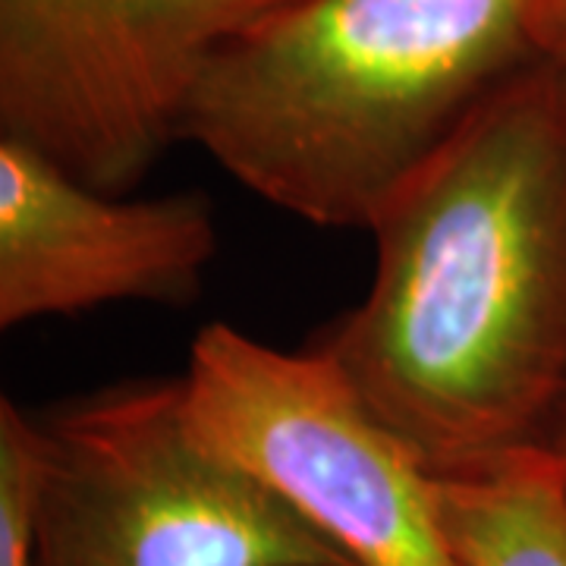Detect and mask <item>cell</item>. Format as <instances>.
Segmentation results:
<instances>
[{
    "mask_svg": "<svg viewBox=\"0 0 566 566\" xmlns=\"http://www.w3.org/2000/svg\"><path fill=\"white\" fill-rule=\"evenodd\" d=\"M189 428L300 513L356 566H453L434 472L340 363L214 322L180 375Z\"/></svg>",
    "mask_w": 566,
    "mask_h": 566,
    "instance_id": "cell-4",
    "label": "cell"
},
{
    "mask_svg": "<svg viewBox=\"0 0 566 566\" xmlns=\"http://www.w3.org/2000/svg\"><path fill=\"white\" fill-rule=\"evenodd\" d=\"M39 566H356L196 438L182 381H126L35 416Z\"/></svg>",
    "mask_w": 566,
    "mask_h": 566,
    "instance_id": "cell-3",
    "label": "cell"
},
{
    "mask_svg": "<svg viewBox=\"0 0 566 566\" xmlns=\"http://www.w3.org/2000/svg\"><path fill=\"white\" fill-rule=\"evenodd\" d=\"M528 32L535 54L566 70V0H532Z\"/></svg>",
    "mask_w": 566,
    "mask_h": 566,
    "instance_id": "cell-9",
    "label": "cell"
},
{
    "mask_svg": "<svg viewBox=\"0 0 566 566\" xmlns=\"http://www.w3.org/2000/svg\"><path fill=\"white\" fill-rule=\"evenodd\" d=\"M283 0H0V139L102 192L170 145L208 61Z\"/></svg>",
    "mask_w": 566,
    "mask_h": 566,
    "instance_id": "cell-5",
    "label": "cell"
},
{
    "mask_svg": "<svg viewBox=\"0 0 566 566\" xmlns=\"http://www.w3.org/2000/svg\"><path fill=\"white\" fill-rule=\"evenodd\" d=\"M532 0H283L208 61L182 120L230 180L371 230L491 88L535 61Z\"/></svg>",
    "mask_w": 566,
    "mask_h": 566,
    "instance_id": "cell-2",
    "label": "cell"
},
{
    "mask_svg": "<svg viewBox=\"0 0 566 566\" xmlns=\"http://www.w3.org/2000/svg\"><path fill=\"white\" fill-rule=\"evenodd\" d=\"M375 277L324 337L434 475L545 444L566 406V70L491 88L378 214Z\"/></svg>",
    "mask_w": 566,
    "mask_h": 566,
    "instance_id": "cell-1",
    "label": "cell"
},
{
    "mask_svg": "<svg viewBox=\"0 0 566 566\" xmlns=\"http://www.w3.org/2000/svg\"><path fill=\"white\" fill-rule=\"evenodd\" d=\"M202 192L123 199L0 139V327L104 305L199 303L218 255Z\"/></svg>",
    "mask_w": 566,
    "mask_h": 566,
    "instance_id": "cell-6",
    "label": "cell"
},
{
    "mask_svg": "<svg viewBox=\"0 0 566 566\" xmlns=\"http://www.w3.org/2000/svg\"><path fill=\"white\" fill-rule=\"evenodd\" d=\"M547 447H551V453L560 460V465H564L566 472V406L560 409V416H557V422H554V428H551V434H547Z\"/></svg>",
    "mask_w": 566,
    "mask_h": 566,
    "instance_id": "cell-10",
    "label": "cell"
},
{
    "mask_svg": "<svg viewBox=\"0 0 566 566\" xmlns=\"http://www.w3.org/2000/svg\"><path fill=\"white\" fill-rule=\"evenodd\" d=\"M39 424L0 400V566H39Z\"/></svg>",
    "mask_w": 566,
    "mask_h": 566,
    "instance_id": "cell-8",
    "label": "cell"
},
{
    "mask_svg": "<svg viewBox=\"0 0 566 566\" xmlns=\"http://www.w3.org/2000/svg\"><path fill=\"white\" fill-rule=\"evenodd\" d=\"M453 566H566V472L547 444L434 475Z\"/></svg>",
    "mask_w": 566,
    "mask_h": 566,
    "instance_id": "cell-7",
    "label": "cell"
}]
</instances>
